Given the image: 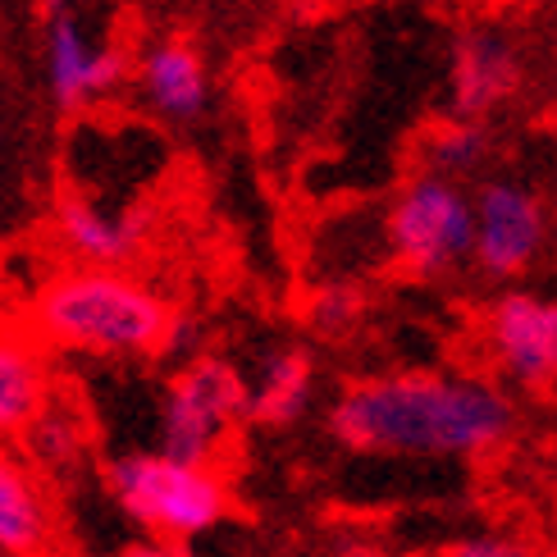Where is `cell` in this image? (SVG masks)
<instances>
[{"label": "cell", "mask_w": 557, "mask_h": 557, "mask_svg": "<svg viewBox=\"0 0 557 557\" xmlns=\"http://www.w3.org/2000/svg\"><path fill=\"white\" fill-rule=\"evenodd\" d=\"M517 430L512 398L475 375L398 370L347 384L330 407V434L366 457H457L498 453Z\"/></svg>", "instance_id": "cell-1"}, {"label": "cell", "mask_w": 557, "mask_h": 557, "mask_svg": "<svg viewBox=\"0 0 557 557\" xmlns=\"http://www.w3.org/2000/svg\"><path fill=\"white\" fill-rule=\"evenodd\" d=\"M37 334L64 352L137 361L165 352L174 311L170 301L124 270H69L37 293Z\"/></svg>", "instance_id": "cell-2"}, {"label": "cell", "mask_w": 557, "mask_h": 557, "mask_svg": "<svg viewBox=\"0 0 557 557\" xmlns=\"http://www.w3.org/2000/svg\"><path fill=\"white\" fill-rule=\"evenodd\" d=\"M106 490L147 540L193 544L228 517L234 494L215 467H188L165 453H120L106 467Z\"/></svg>", "instance_id": "cell-3"}, {"label": "cell", "mask_w": 557, "mask_h": 557, "mask_svg": "<svg viewBox=\"0 0 557 557\" xmlns=\"http://www.w3.org/2000/svg\"><path fill=\"white\" fill-rule=\"evenodd\" d=\"M251 384L220 357H193L160 393L156 453L188 467H215L228 434L247 421Z\"/></svg>", "instance_id": "cell-4"}, {"label": "cell", "mask_w": 557, "mask_h": 557, "mask_svg": "<svg viewBox=\"0 0 557 557\" xmlns=\"http://www.w3.org/2000/svg\"><path fill=\"white\" fill-rule=\"evenodd\" d=\"M384 238L403 270L421 278L448 274L475 257V197L461 193L453 178L430 170L416 174L388 206Z\"/></svg>", "instance_id": "cell-5"}, {"label": "cell", "mask_w": 557, "mask_h": 557, "mask_svg": "<svg viewBox=\"0 0 557 557\" xmlns=\"http://www.w3.org/2000/svg\"><path fill=\"white\" fill-rule=\"evenodd\" d=\"M548 211L517 178H490L475 193V265L490 278H517L544 257Z\"/></svg>", "instance_id": "cell-6"}, {"label": "cell", "mask_w": 557, "mask_h": 557, "mask_svg": "<svg viewBox=\"0 0 557 557\" xmlns=\"http://www.w3.org/2000/svg\"><path fill=\"white\" fill-rule=\"evenodd\" d=\"M490 357L512 384L544 388L557 380V297L503 293L484 315Z\"/></svg>", "instance_id": "cell-7"}, {"label": "cell", "mask_w": 557, "mask_h": 557, "mask_svg": "<svg viewBox=\"0 0 557 557\" xmlns=\"http://www.w3.org/2000/svg\"><path fill=\"white\" fill-rule=\"evenodd\" d=\"M128 74L120 46H97L74 14L46 18V87L60 110H83L114 91Z\"/></svg>", "instance_id": "cell-8"}, {"label": "cell", "mask_w": 557, "mask_h": 557, "mask_svg": "<svg viewBox=\"0 0 557 557\" xmlns=\"http://www.w3.org/2000/svg\"><path fill=\"white\" fill-rule=\"evenodd\" d=\"M521 87V55L498 28H467L453 37L448 101L453 120H484Z\"/></svg>", "instance_id": "cell-9"}, {"label": "cell", "mask_w": 557, "mask_h": 557, "mask_svg": "<svg viewBox=\"0 0 557 557\" xmlns=\"http://www.w3.org/2000/svg\"><path fill=\"white\" fill-rule=\"evenodd\" d=\"M137 87L151 101L156 114H165L174 124H193L211 106V74L197 46L183 37H160L151 41L143 60H137Z\"/></svg>", "instance_id": "cell-10"}, {"label": "cell", "mask_w": 557, "mask_h": 557, "mask_svg": "<svg viewBox=\"0 0 557 557\" xmlns=\"http://www.w3.org/2000/svg\"><path fill=\"white\" fill-rule=\"evenodd\" d=\"M55 224L64 247L91 270H120L137 257V247L147 238V220L137 211H110V206H97L87 197H64L55 206Z\"/></svg>", "instance_id": "cell-11"}, {"label": "cell", "mask_w": 557, "mask_h": 557, "mask_svg": "<svg viewBox=\"0 0 557 557\" xmlns=\"http://www.w3.org/2000/svg\"><path fill=\"white\" fill-rule=\"evenodd\" d=\"M315 398V361L301 347H274L261 357L257 380H251L247 421L265 430H288L307 416Z\"/></svg>", "instance_id": "cell-12"}, {"label": "cell", "mask_w": 557, "mask_h": 557, "mask_svg": "<svg viewBox=\"0 0 557 557\" xmlns=\"http://www.w3.org/2000/svg\"><path fill=\"white\" fill-rule=\"evenodd\" d=\"M51 544V507L37 475L0 448V557H41Z\"/></svg>", "instance_id": "cell-13"}, {"label": "cell", "mask_w": 557, "mask_h": 557, "mask_svg": "<svg viewBox=\"0 0 557 557\" xmlns=\"http://www.w3.org/2000/svg\"><path fill=\"white\" fill-rule=\"evenodd\" d=\"M51 411V375L28 343L0 334V434H28Z\"/></svg>", "instance_id": "cell-14"}, {"label": "cell", "mask_w": 557, "mask_h": 557, "mask_svg": "<svg viewBox=\"0 0 557 557\" xmlns=\"http://www.w3.org/2000/svg\"><path fill=\"white\" fill-rule=\"evenodd\" d=\"M484 156H490V133L480 120H448L425 137V165L438 178H467L484 165Z\"/></svg>", "instance_id": "cell-15"}, {"label": "cell", "mask_w": 557, "mask_h": 557, "mask_svg": "<svg viewBox=\"0 0 557 557\" xmlns=\"http://www.w3.org/2000/svg\"><path fill=\"white\" fill-rule=\"evenodd\" d=\"M361 311H366V297H361L352 284H330V288H320V293L311 297L307 320H311L315 334L338 338V334H347V330H352V324L361 320Z\"/></svg>", "instance_id": "cell-16"}, {"label": "cell", "mask_w": 557, "mask_h": 557, "mask_svg": "<svg viewBox=\"0 0 557 557\" xmlns=\"http://www.w3.org/2000/svg\"><path fill=\"white\" fill-rule=\"evenodd\" d=\"M28 438V448L37 461H46V467H64V461H74L78 457V421H69L64 411H46L41 421L23 434Z\"/></svg>", "instance_id": "cell-17"}, {"label": "cell", "mask_w": 557, "mask_h": 557, "mask_svg": "<svg viewBox=\"0 0 557 557\" xmlns=\"http://www.w3.org/2000/svg\"><path fill=\"white\" fill-rule=\"evenodd\" d=\"M444 557H540V553L512 535H467V540H453Z\"/></svg>", "instance_id": "cell-18"}, {"label": "cell", "mask_w": 557, "mask_h": 557, "mask_svg": "<svg viewBox=\"0 0 557 557\" xmlns=\"http://www.w3.org/2000/svg\"><path fill=\"white\" fill-rule=\"evenodd\" d=\"M197 347V320L193 315H174L170 338H165V357H188Z\"/></svg>", "instance_id": "cell-19"}, {"label": "cell", "mask_w": 557, "mask_h": 557, "mask_svg": "<svg viewBox=\"0 0 557 557\" xmlns=\"http://www.w3.org/2000/svg\"><path fill=\"white\" fill-rule=\"evenodd\" d=\"M124 557H178V544H165V540H147V544H133Z\"/></svg>", "instance_id": "cell-20"}, {"label": "cell", "mask_w": 557, "mask_h": 557, "mask_svg": "<svg viewBox=\"0 0 557 557\" xmlns=\"http://www.w3.org/2000/svg\"><path fill=\"white\" fill-rule=\"evenodd\" d=\"M37 10L46 18H55V14H69V0H37Z\"/></svg>", "instance_id": "cell-21"}, {"label": "cell", "mask_w": 557, "mask_h": 557, "mask_svg": "<svg viewBox=\"0 0 557 557\" xmlns=\"http://www.w3.org/2000/svg\"><path fill=\"white\" fill-rule=\"evenodd\" d=\"M490 5H512V0H490Z\"/></svg>", "instance_id": "cell-22"}, {"label": "cell", "mask_w": 557, "mask_h": 557, "mask_svg": "<svg viewBox=\"0 0 557 557\" xmlns=\"http://www.w3.org/2000/svg\"><path fill=\"white\" fill-rule=\"evenodd\" d=\"M425 5H444V0H425Z\"/></svg>", "instance_id": "cell-23"}]
</instances>
